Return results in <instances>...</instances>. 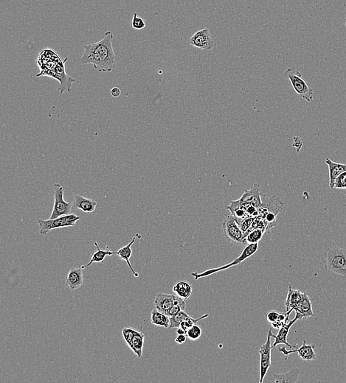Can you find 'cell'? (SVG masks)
I'll return each mask as SVG.
<instances>
[{
	"instance_id": "12",
	"label": "cell",
	"mask_w": 346,
	"mask_h": 383,
	"mask_svg": "<svg viewBox=\"0 0 346 383\" xmlns=\"http://www.w3.org/2000/svg\"><path fill=\"white\" fill-rule=\"evenodd\" d=\"M280 352L283 353L285 356H288L289 354H293V353H298L299 357L303 360H307V361H311L316 359L315 352L314 351V347L311 345H307L306 344V340L303 341V345L297 350H287L285 347H280L278 349Z\"/></svg>"
},
{
	"instance_id": "3",
	"label": "cell",
	"mask_w": 346,
	"mask_h": 383,
	"mask_svg": "<svg viewBox=\"0 0 346 383\" xmlns=\"http://www.w3.org/2000/svg\"><path fill=\"white\" fill-rule=\"evenodd\" d=\"M284 76L288 78L296 93L307 102H311L314 92L311 86L307 83L302 76L301 73L294 67H290L285 72Z\"/></svg>"
},
{
	"instance_id": "26",
	"label": "cell",
	"mask_w": 346,
	"mask_h": 383,
	"mask_svg": "<svg viewBox=\"0 0 346 383\" xmlns=\"http://www.w3.org/2000/svg\"><path fill=\"white\" fill-rule=\"evenodd\" d=\"M266 231L262 229H255L250 231L245 235V242L247 244H255L259 243L263 237V233Z\"/></svg>"
},
{
	"instance_id": "25",
	"label": "cell",
	"mask_w": 346,
	"mask_h": 383,
	"mask_svg": "<svg viewBox=\"0 0 346 383\" xmlns=\"http://www.w3.org/2000/svg\"><path fill=\"white\" fill-rule=\"evenodd\" d=\"M145 334L139 332L132 339L129 348L138 356V358H140L142 356V350L144 345Z\"/></svg>"
},
{
	"instance_id": "8",
	"label": "cell",
	"mask_w": 346,
	"mask_h": 383,
	"mask_svg": "<svg viewBox=\"0 0 346 383\" xmlns=\"http://www.w3.org/2000/svg\"><path fill=\"white\" fill-rule=\"evenodd\" d=\"M222 228L224 235L229 243L236 245L246 244L244 233L233 216H227Z\"/></svg>"
},
{
	"instance_id": "24",
	"label": "cell",
	"mask_w": 346,
	"mask_h": 383,
	"mask_svg": "<svg viewBox=\"0 0 346 383\" xmlns=\"http://www.w3.org/2000/svg\"><path fill=\"white\" fill-rule=\"evenodd\" d=\"M173 291L183 300H187L192 294V285L186 281H179L173 287Z\"/></svg>"
},
{
	"instance_id": "2",
	"label": "cell",
	"mask_w": 346,
	"mask_h": 383,
	"mask_svg": "<svg viewBox=\"0 0 346 383\" xmlns=\"http://www.w3.org/2000/svg\"><path fill=\"white\" fill-rule=\"evenodd\" d=\"M325 270L333 274L346 277V250L337 246H331L323 256Z\"/></svg>"
},
{
	"instance_id": "10",
	"label": "cell",
	"mask_w": 346,
	"mask_h": 383,
	"mask_svg": "<svg viewBox=\"0 0 346 383\" xmlns=\"http://www.w3.org/2000/svg\"><path fill=\"white\" fill-rule=\"evenodd\" d=\"M189 43L192 46L203 50L208 51L213 49L216 45V40L211 35L208 29H202L193 34L189 39Z\"/></svg>"
},
{
	"instance_id": "16",
	"label": "cell",
	"mask_w": 346,
	"mask_h": 383,
	"mask_svg": "<svg viewBox=\"0 0 346 383\" xmlns=\"http://www.w3.org/2000/svg\"><path fill=\"white\" fill-rule=\"evenodd\" d=\"M302 296H303V293H301L299 290H294L292 288L291 286H290L287 300L285 301V306L287 308V311L290 310L296 311L298 308L300 301H301Z\"/></svg>"
},
{
	"instance_id": "18",
	"label": "cell",
	"mask_w": 346,
	"mask_h": 383,
	"mask_svg": "<svg viewBox=\"0 0 346 383\" xmlns=\"http://www.w3.org/2000/svg\"><path fill=\"white\" fill-rule=\"evenodd\" d=\"M295 313H298L299 314H300L303 319L308 318V317L314 316L312 304H311V300H310L308 293H303L301 301H300L298 308L297 309Z\"/></svg>"
},
{
	"instance_id": "31",
	"label": "cell",
	"mask_w": 346,
	"mask_h": 383,
	"mask_svg": "<svg viewBox=\"0 0 346 383\" xmlns=\"http://www.w3.org/2000/svg\"><path fill=\"white\" fill-rule=\"evenodd\" d=\"M132 27L135 30H142L146 28V22L142 17H139L136 12L134 14L132 21Z\"/></svg>"
},
{
	"instance_id": "1",
	"label": "cell",
	"mask_w": 346,
	"mask_h": 383,
	"mask_svg": "<svg viewBox=\"0 0 346 383\" xmlns=\"http://www.w3.org/2000/svg\"><path fill=\"white\" fill-rule=\"evenodd\" d=\"M113 38L112 31H107L99 41L84 45L85 50L80 61L81 65H92L98 72H112L118 63L112 45Z\"/></svg>"
},
{
	"instance_id": "5",
	"label": "cell",
	"mask_w": 346,
	"mask_h": 383,
	"mask_svg": "<svg viewBox=\"0 0 346 383\" xmlns=\"http://www.w3.org/2000/svg\"><path fill=\"white\" fill-rule=\"evenodd\" d=\"M80 218H81L80 216L72 213L55 219H49V220L38 219L37 222L39 226L40 234L45 236L53 229L74 226Z\"/></svg>"
},
{
	"instance_id": "37",
	"label": "cell",
	"mask_w": 346,
	"mask_h": 383,
	"mask_svg": "<svg viewBox=\"0 0 346 383\" xmlns=\"http://www.w3.org/2000/svg\"></svg>"
},
{
	"instance_id": "22",
	"label": "cell",
	"mask_w": 346,
	"mask_h": 383,
	"mask_svg": "<svg viewBox=\"0 0 346 383\" xmlns=\"http://www.w3.org/2000/svg\"><path fill=\"white\" fill-rule=\"evenodd\" d=\"M94 245H95V247H96L97 251L93 253L92 258H91L89 263L85 265V266H81V269H85L86 268V267H89V266H92V264H93V263H102V262L104 261L106 256H112V255L115 254V251H111V250H109V249H108L107 250H101L99 246H98L97 242H95Z\"/></svg>"
},
{
	"instance_id": "28",
	"label": "cell",
	"mask_w": 346,
	"mask_h": 383,
	"mask_svg": "<svg viewBox=\"0 0 346 383\" xmlns=\"http://www.w3.org/2000/svg\"><path fill=\"white\" fill-rule=\"evenodd\" d=\"M186 301H185V300H183V299L177 296V299H176L174 305L168 311L166 315L170 317H173V316H174L175 315L177 314L178 313L182 311V310H186Z\"/></svg>"
},
{
	"instance_id": "14",
	"label": "cell",
	"mask_w": 346,
	"mask_h": 383,
	"mask_svg": "<svg viewBox=\"0 0 346 383\" xmlns=\"http://www.w3.org/2000/svg\"><path fill=\"white\" fill-rule=\"evenodd\" d=\"M328 165L329 169V186L330 189H334V183L336 179L342 173L346 171V164L337 163L332 162L330 159H327L325 161Z\"/></svg>"
},
{
	"instance_id": "7",
	"label": "cell",
	"mask_w": 346,
	"mask_h": 383,
	"mask_svg": "<svg viewBox=\"0 0 346 383\" xmlns=\"http://www.w3.org/2000/svg\"><path fill=\"white\" fill-rule=\"evenodd\" d=\"M260 188L258 185H254L251 189L246 190L240 199L241 205L244 210L247 212L250 217L259 216V209L261 206V195L260 193Z\"/></svg>"
},
{
	"instance_id": "34",
	"label": "cell",
	"mask_w": 346,
	"mask_h": 383,
	"mask_svg": "<svg viewBox=\"0 0 346 383\" xmlns=\"http://www.w3.org/2000/svg\"><path fill=\"white\" fill-rule=\"evenodd\" d=\"M187 337L186 334H178L177 337L175 339V341L178 344H184V343H186Z\"/></svg>"
},
{
	"instance_id": "29",
	"label": "cell",
	"mask_w": 346,
	"mask_h": 383,
	"mask_svg": "<svg viewBox=\"0 0 346 383\" xmlns=\"http://www.w3.org/2000/svg\"><path fill=\"white\" fill-rule=\"evenodd\" d=\"M139 332L137 330H135V329L127 328V327L122 329V334H123V339H124L125 342L127 344L129 347L131 345L132 339Z\"/></svg>"
},
{
	"instance_id": "11",
	"label": "cell",
	"mask_w": 346,
	"mask_h": 383,
	"mask_svg": "<svg viewBox=\"0 0 346 383\" xmlns=\"http://www.w3.org/2000/svg\"><path fill=\"white\" fill-rule=\"evenodd\" d=\"M300 319H303L302 316L298 313H296L295 317H294V319L291 320V321H289L281 328L279 329L278 333L276 335L272 333V337L275 338V341L273 344V347H277L279 344H285V345H287V347L291 349L296 348L297 347V344L294 346L289 344L288 341H287V336H288L289 332H290V330L293 327V324L297 320H300Z\"/></svg>"
},
{
	"instance_id": "17",
	"label": "cell",
	"mask_w": 346,
	"mask_h": 383,
	"mask_svg": "<svg viewBox=\"0 0 346 383\" xmlns=\"http://www.w3.org/2000/svg\"><path fill=\"white\" fill-rule=\"evenodd\" d=\"M74 207L81 209L84 212L91 213L96 209L97 203L95 200L87 199L81 196H75L73 201Z\"/></svg>"
},
{
	"instance_id": "32",
	"label": "cell",
	"mask_w": 346,
	"mask_h": 383,
	"mask_svg": "<svg viewBox=\"0 0 346 383\" xmlns=\"http://www.w3.org/2000/svg\"><path fill=\"white\" fill-rule=\"evenodd\" d=\"M346 189V171L340 174L336 179L334 189Z\"/></svg>"
},
{
	"instance_id": "30",
	"label": "cell",
	"mask_w": 346,
	"mask_h": 383,
	"mask_svg": "<svg viewBox=\"0 0 346 383\" xmlns=\"http://www.w3.org/2000/svg\"><path fill=\"white\" fill-rule=\"evenodd\" d=\"M202 334V330L199 326L196 325V324H194L193 327H190L189 330H188L187 333H186V335H187L188 338L190 339V340H196L201 337Z\"/></svg>"
},
{
	"instance_id": "35",
	"label": "cell",
	"mask_w": 346,
	"mask_h": 383,
	"mask_svg": "<svg viewBox=\"0 0 346 383\" xmlns=\"http://www.w3.org/2000/svg\"><path fill=\"white\" fill-rule=\"evenodd\" d=\"M110 92L111 95H112V96L114 97V98H118L121 94V89L118 87H114L113 89H112Z\"/></svg>"
},
{
	"instance_id": "9",
	"label": "cell",
	"mask_w": 346,
	"mask_h": 383,
	"mask_svg": "<svg viewBox=\"0 0 346 383\" xmlns=\"http://www.w3.org/2000/svg\"><path fill=\"white\" fill-rule=\"evenodd\" d=\"M272 331L271 330L267 332V341L265 344L260 346L259 350L260 354V380L259 383L263 382V379L267 374L269 368L271 366V351L273 346L272 344Z\"/></svg>"
},
{
	"instance_id": "6",
	"label": "cell",
	"mask_w": 346,
	"mask_h": 383,
	"mask_svg": "<svg viewBox=\"0 0 346 383\" xmlns=\"http://www.w3.org/2000/svg\"><path fill=\"white\" fill-rule=\"evenodd\" d=\"M54 205L50 219H55L64 216L72 214L74 211L73 203L67 202L64 199L65 188L58 183L53 184Z\"/></svg>"
},
{
	"instance_id": "13",
	"label": "cell",
	"mask_w": 346,
	"mask_h": 383,
	"mask_svg": "<svg viewBox=\"0 0 346 383\" xmlns=\"http://www.w3.org/2000/svg\"><path fill=\"white\" fill-rule=\"evenodd\" d=\"M176 299H177V295L159 293L155 298V307L159 311L166 314L168 311L174 305Z\"/></svg>"
},
{
	"instance_id": "33",
	"label": "cell",
	"mask_w": 346,
	"mask_h": 383,
	"mask_svg": "<svg viewBox=\"0 0 346 383\" xmlns=\"http://www.w3.org/2000/svg\"><path fill=\"white\" fill-rule=\"evenodd\" d=\"M279 316H280V313H279L278 312L270 311L267 313L266 317H267V321L272 324L278 321Z\"/></svg>"
},
{
	"instance_id": "23",
	"label": "cell",
	"mask_w": 346,
	"mask_h": 383,
	"mask_svg": "<svg viewBox=\"0 0 346 383\" xmlns=\"http://www.w3.org/2000/svg\"><path fill=\"white\" fill-rule=\"evenodd\" d=\"M151 321H152V324L157 326V327L169 328V326H170V317L165 313L159 311L156 308L152 311Z\"/></svg>"
},
{
	"instance_id": "21",
	"label": "cell",
	"mask_w": 346,
	"mask_h": 383,
	"mask_svg": "<svg viewBox=\"0 0 346 383\" xmlns=\"http://www.w3.org/2000/svg\"><path fill=\"white\" fill-rule=\"evenodd\" d=\"M135 239H136V237H134L132 241H131L129 244L126 245V246H123V248H121V249H120V250H118V251H115V254L118 255V256H119V257H121L122 260L126 262L128 266H129V268L131 269V271L132 272L134 276H135L137 278V277L139 276V274H138V273H137V272H135V270H134L133 267H132V264H131L130 260H130L131 257H132V245L134 244V243H135Z\"/></svg>"
},
{
	"instance_id": "4",
	"label": "cell",
	"mask_w": 346,
	"mask_h": 383,
	"mask_svg": "<svg viewBox=\"0 0 346 383\" xmlns=\"http://www.w3.org/2000/svg\"><path fill=\"white\" fill-rule=\"evenodd\" d=\"M258 249H259V243H255V244H247V246L244 248L243 251L241 253L240 256L237 258L235 259L233 262L228 263L227 265H224V266H220L216 268L208 269V270L202 271V273H196V272H193L190 273L192 276L194 277L195 280H197L199 279L204 278L207 276H210V275L214 274V273H218V272L222 271V270H226V269L230 268L233 266H237V265L241 264L242 262L250 258L253 254L257 252Z\"/></svg>"
},
{
	"instance_id": "20",
	"label": "cell",
	"mask_w": 346,
	"mask_h": 383,
	"mask_svg": "<svg viewBox=\"0 0 346 383\" xmlns=\"http://www.w3.org/2000/svg\"><path fill=\"white\" fill-rule=\"evenodd\" d=\"M300 371L295 368L288 372L274 374L275 383H296L298 382Z\"/></svg>"
},
{
	"instance_id": "19",
	"label": "cell",
	"mask_w": 346,
	"mask_h": 383,
	"mask_svg": "<svg viewBox=\"0 0 346 383\" xmlns=\"http://www.w3.org/2000/svg\"><path fill=\"white\" fill-rule=\"evenodd\" d=\"M227 209L230 211L232 216L234 217L239 225H240L245 219L250 217L247 212L242 207L239 200L231 202V203L227 206Z\"/></svg>"
},
{
	"instance_id": "36",
	"label": "cell",
	"mask_w": 346,
	"mask_h": 383,
	"mask_svg": "<svg viewBox=\"0 0 346 383\" xmlns=\"http://www.w3.org/2000/svg\"><path fill=\"white\" fill-rule=\"evenodd\" d=\"M176 333L177 334H186V331L183 329L181 328L180 327H178L177 330H176Z\"/></svg>"
},
{
	"instance_id": "27",
	"label": "cell",
	"mask_w": 346,
	"mask_h": 383,
	"mask_svg": "<svg viewBox=\"0 0 346 383\" xmlns=\"http://www.w3.org/2000/svg\"><path fill=\"white\" fill-rule=\"evenodd\" d=\"M190 317H191L187 313H186L185 310H182V311L179 312L173 317H170L169 328H178V327H180L181 323L182 321H186V320L190 318Z\"/></svg>"
},
{
	"instance_id": "15",
	"label": "cell",
	"mask_w": 346,
	"mask_h": 383,
	"mask_svg": "<svg viewBox=\"0 0 346 383\" xmlns=\"http://www.w3.org/2000/svg\"><path fill=\"white\" fill-rule=\"evenodd\" d=\"M66 283L71 290H75L83 285L84 276L82 269L72 268L67 276Z\"/></svg>"
}]
</instances>
